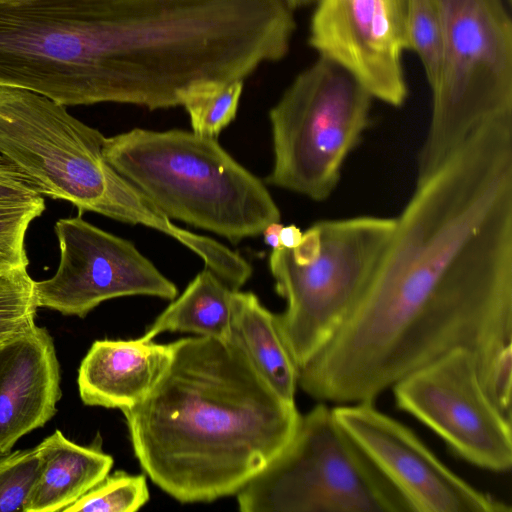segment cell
Instances as JSON below:
<instances>
[{
  "mask_svg": "<svg viewBox=\"0 0 512 512\" xmlns=\"http://www.w3.org/2000/svg\"><path fill=\"white\" fill-rule=\"evenodd\" d=\"M458 348L485 391L512 376V126L486 123L424 182L396 218L384 257L298 386L338 405L374 402Z\"/></svg>",
  "mask_w": 512,
  "mask_h": 512,
  "instance_id": "cell-1",
  "label": "cell"
},
{
  "mask_svg": "<svg viewBox=\"0 0 512 512\" xmlns=\"http://www.w3.org/2000/svg\"><path fill=\"white\" fill-rule=\"evenodd\" d=\"M172 345L154 388L121 410L134 454L182 503L236 495L287 446L301 414L233 342L196 336Z\"/></svg>",
  "mask_w": 512,
  "mask_h": 512,
  "instance_id": "cell-2",
  "label": "cell"
},
{
  "mask_svg": "<svg viewBox=\"0 0 512 512\" xmlns=\"http://www.w3.org/2000/svg\"><path fill=\"white\" fill-rule=\"evenodd\" d=\"M103 153L168 218L233 244L281 219L265 184L216 138L178 129L134 128L106 138Z\"/></svg>",
  "mask_w": 512,
  "mask_h": 512,
  "instance_id": "cell-3",
  "label": "cell"
},
{
  "mask_svg": "<svg viewBox=\"0 0 512 512\" xmlns=\"http://www.w3.org/2000/svg\"><path fill=\"white\" fill-rule=\"evenodd\" d=\"M106 137L61 105L33 91L0 84V155L37 191L98 213L143 225L185 247L195 234L172 222L105 159Z\"/></svg>",
  "mask_w": 512,
  "mask_h": 512,
  "instance_id": "cell-4",
  "label": "cell"
},
{
  "mask_svg": "<svg viewBox=\"0 0 512 512\" xmlns=\"http://www.w3.org/2000/svg\"><path fill=\"white\" fill-rule=\"evenodd\" d=\"M396 218L357 216L310 226L294 249L269 256L286 309L279 333L298 369L331 337L356 304L392 239Z\"/></svg>",
  "mask_w": 512,
  "mask_h": 512,
  "instance_id": "cell-5",
  "label": "cell"
},
{
  "mask_svg": "<svg viewBox=\"0 0 512 512\" xmlns=\"http://www.w3.org/2000/svg\"><path fill=\"white\" fill-rule=\"evenodd\" d=\"M443 63L418 153L416 185L429 178L483 124L512 116L509 0H437Z\"/></svg>",
  "mask_w": 512,
  "mask_h": 512,
  "instance_id": "cell-6",
  "label": "cell"
},
{
  "mask_svg": "<svg viewBox=\"0 0 512 512\" xmlns=\"http://www.w3.org/2000/svg\"><path fill=\"white\" fill-rule=\"evenodd\" d=\"M372 99L351 73L320 56L269 111L274 161L266 183L327 199L369 126Z\"/></svg>",
  "mask_w": 512,
  "mask_h": 512,
  "instance_id": "cell-7",
  "label": "cell"
},
{
  "mask_svg": "<svg viewBox=\"0 0 512 512\" xmlns=\"http://www.w3.org/2000/svg\"><path fill=\"white\" fill-rule=\"evenodd\" d=\"M242 512H404L403 502L324 402L237 494Z\"/></svg>",
  "mask_w": 512,
  "mask_h": 512,
  "instance_id": "cell-8",
  "label": "cell"
},
{
  "mask_svg": "<svg viewBox=\"0 0 512 512\" xmlns=\"http://www.w3.org/2000/svg\"><path fill=\"white\" fill-rule=\"evenodd\" d=\"M391 389L397 407L433 430L455 455L485 470H510L511 419L485 392L472 352L454 349Z\"/></svg>",
  "mask_w": 512,
  "mask_h": 512,
  "instance_id": "cell-9",
  "label": "cell"
},
{
  "mask_svg": "<svg viewBox=\"0 0 512 512\" xmlns=\"http://www.w3.org/2000/svg\"><path fill=\"white\" fill-rule=\"evenodd\" d=\"M55 233L60 261L51 278L34 283L38 307L84 318L113 298L177 296L176 285L129 240L80 216L59 219Z\"/></svg>",
  "mask_w": 512,
  "mask_h": 512,
  "instance_id": "cell-10",
  "label": "cell"
},
{
  "mask_svg": "<svg viewBox=\"0 0 512 512\" xmlns=\"http://www.w3.org/2000/svg\"><path fill=\"white\" fill-rule=\"evenodd\" d=\"M332 412L406 511L511 512L509 505L450 470L410 428L374 402L337 405Z\"/></svg>",
  "mask_w": 512,
  "mask_h": 512,
  "instance_id": "cell-11",
  "label": "cell"
},
{
  "mask_svg": "<svg viewBox=\"0 0 512 512\" xmlns=\"http://www.w3.org/2000/svg\"><path fill=\"white\" fill-rule=\"evenodd\" d=\"M309 44L351 73L382 102L400 107L407 98L402 55L406 50V0H316Z\"/></svg>",
  "mask_w": 512,
  "mask_h": 512,
  "instance_id": "cell-12",
  "label": "cell"
},
{
  "mask_svg": "<svg viewBox=\"0 0 512 512\" xmlns=\"http://www.w3.org/2000/svg\"><path fill=\"white\" fill-rule=\"evenodd\" d=\"M61 398L60 366L46 328L34 325L0 344V454L44 426Z\"/></svg>",
  "mask_w": 512,
  "mask_h": 512,
  "instance_id": "cell-13",
  "label": "cell"
},
{
  "mask_svg": "<svg viewBox=\"0 0 512 512\" xmlns=\"http://www.w3.org/2000/svg\"><path fill=\"white\" fill-rule=\"evenodd\" d=\"M173 345L141 337L97 340L78 370V389L88 406L126 409L145 398L167 370Z\"/></svg>",
  "mask_w": 512,
  "mask_h": 512,
  "instance_id": "cell-14",
  "label": "cell"
},
{
  "mask_svg": "<svg viewBox=\"0 0 512 512\" xmlns=\"http://www.w3.org/2000/svg\"><path fill=\"white\" fill-rule=\"evenodd\" d=\"M36 447L40 472L26 512L64 511L109 474L114 462L99 435L81 446L56 430Z\"/></svg>",
  "mask_w": 512,
  "mask_h": 512,
  "instance_id": "cell-15",
  "label": "cell"
},
{
  "mask_svg": "<svg viewBox=\"0 0 512 512\" xmlns=\"http://www.w3.org/2000/svg\"><path fill=\"white\" fill-rule=\"evenodd\" d=\"M230 341L282 399L295 403L299 369L279 333L276 314L252 292H233Z\"/></svg>",
  "mask_w": 512,
  "mask_h": 512,
  "instance_id": "cell-16",
  "label": "cell"
},
{
  "mask_svg": "<svg viewBox=\"0 0 512 512\" xmlns=\"http://www.w3.org/2000/svg\"><path fill=\"white\" fill-rule=\"evenodd\" d=\"M233 292L234 289L205 267L141 338L150 341L160 333L170 331L189 332L229 342Z\"/></svg>",
  "mask_w": 512,
  "mask_h": 512,
  "instance_id": "cell-17",
  "label": "cell"
},
{
  "mask_svg": "<svg viewBox=\"0 0 512 512\" xmlns=\"http://www.w3.org/2000/svg\"><path fill=\"white\" fill-rule=\"evenodd\" d=\"M243 82L204 81L184 93L181 106L187 111L195 134L217 138L235 119Z\"/></svg>",
  "mask_w": 512,
  "mask_h": 512,
  "instance_id": "cell-18",
  "label": "cell"
},
{
  "mask_svg": "<svg viewBox=\"0 0 512 512\" xmlns=\"http://www.w3.org/2000/svg\"><path fill=\"white\" fill-rule=\"evenodd\" d=\"M405 38L406 48L419 57L432 89L443 63V24L437 0H406Z\"/></svg>",
  "mask_w": 512,
  "mask_h": 512,
  "instance_id": "cell-19",
  "label": "cell"
},
{
  "mask_svg": "<svg viewBox=\"0 0 512 512\" xmlns=\"http://www.w3.org/2000/svg\"><path fill=\"white\" fill-rule=\"evenodd\" d=\"M148 500L149 489L145 475H132L118 470L107 474L64 511L135 512Z\"/></svg>",
  "mask_w": 512,
  "mask_h": 512,
  "instance_id": "cell-20",
  "label": "cell"
},
{
  "mask_svg": "<svg viewBox=\"0 0 512 512\" xmlns=\"http://www.w3.org/2000/svg\"><path fill=\"white\" fill-rule=\"evenodd\" d=\"M44 210L42 196L32 200H0V272L27 269L26 232Z\"/></svg>",
  "mask_w": 512,
  "mask_h": 512,
  "instance_id": "cell-21",
  "label": "cell"
},
{
  "mask_svg": "<svg viewBox=\"0 0 512 512\" xmlns=\"http://www.w3.org/2000/svg\"><path fill=\"white\" fill-rule=\"evenodd\" d=\"M34 283L27 269L0 272V344L35 325Z\"/></svg>",
  "mask_w": 512,
  "mask_h": 512,
  "instance_id": "cell-22",
  "label": "cell"
},
{
  "mask_svg": "<svg viewBox=\"0 0 512 512\" xmlns=\"http://www.w3.org/2000/svg\"><path fill=\"white\" fill-rule=\"evenodd\" d=\"M39 472L37 447L0 454V512H26Z\"/></svg>",
  "mask_w": 512,
  "mask_h": 512,
  "instance_id": "cell-23",
  "label": "cell"
},
{
  "mask_svg": "<svg viewBox=\"0 0 512 512\" xmlns=\"http://www.w3.org/2000/svg\"><path fill=\"white\" fill-rule=\"evenodd\" d=\"M39 196L30 179L0 155V200H32Z\"/></svg>",
  "mask_w": 512,
  "mask_h": 512,
  "instance_id": "cell-24",
  "label": "cell"
},
{
  "mask_svg": "<svg viewBox=\"0 0 512 512\" xmlns=\"http://www.w3.org/2000/svg\"><path fill=\"white\" fill-rule=\"evenodd\" d=\"M303 232L296 225L282 226L280 230V244L283 248L294 249L300 243Z\"/></svg>",
  "mask_w": 512,
  "mask_h": 512,
  "instance_id": "cell-25",
  "label": "cell"
},
{
  "mask_svg": "<svg viewBox=\"0 0 512 512\" xmlns=\"http://www.w3.org/2000/svg\"><path fill=\"white\" fill-rule=\"evenodd\" d=\"M283 225L279 222H273L266 226L263 230V236L265 243L272 248V250H276L282 248L280 244V230Z\"/></svg>",
  "mask_w": 512,
  "mask_h": 512,
  "instance_id": "cell-26",
  "label": "cell"
},
{
  "mask_svg": "<svg viewBox=\"0 0 512 512\" xmlns=\"http://www.w3.org/2000/svg\"><path fill=\"white\" fill-rule=\"evenodd\" d=\"M290 6L293 8H301L312 3H315L316 0H285Z\"/></svg>",
  "mask_w": 512,
  "mask_h": 512,
  "instance_id": "cell-27",
  "label": "cell"
},
{
  "mask_svg": "<svg viewBox=\"0 0 512 512\" xmlns=\"http://www.w3.org/2000/svg\"><path fill=\"white\" fill-rule=\"evenodd\" d=\"M26 0H0V4L18 3Z\"/></svg>",
  "mask_w": 512,
  "mask_h": 512,
  "instance_id": "cell-28",
  "label": "cell"
},
{
  "mask_svg": "<svg viewBox=\"0 0 512 512\" xmlns=\"http://www.w3.org/2000/svg\"><path fill=\"white\" fill-rule=\"evenodd\" d=\"M510 2H512V0H509Z\"/></svg>",
  "mask_w": 512,
  "mask_h": 512,
  "instance_id": "cell-29",
  "label": "cell"
}]
</instances>
